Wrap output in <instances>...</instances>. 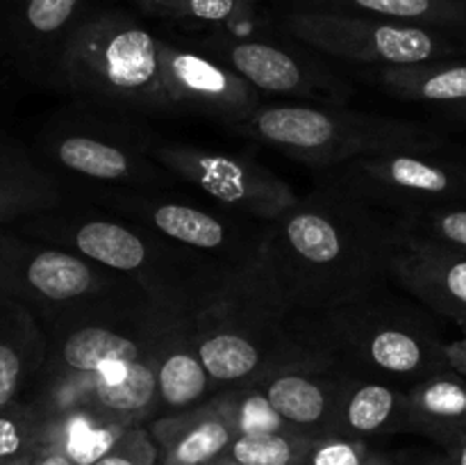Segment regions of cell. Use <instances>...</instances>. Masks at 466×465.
Here are the masks:
<instances>
[{
    "label": "cell",
    "mask_w": 466,
    "mask_h": 465,
    "mask_svg": "<svg viewBox=\"0 0 466 465\" xmlns=\"http://www.w3.org/2000/svg\"><path fill=\"white\" fill-rule=\"evenodd\" d=\"M177 308L217 390L337 367L312 317L287 301L259 249L244 263H205L187 281Z\"/></svg>",
    "instance_id": "cell-1"
},
{
    "label": "cell",
    "mask_w": 466,
    "mask_h": 465,
    "mask_svg": "<svg viewBox=\"0 0 466 465\" xmlns=\"http://www.w3.org/2000/svg\"><path fill=\"white\" fill-rule=\"evenodd\" d=\"M399 244L394 217L328 182L264 226L259 255L287 301L317 317L390 285Z\"/></svg>",
    "instance_id": "cell-2"
},
{
    "label": "cell",
    "mask_w": 466,
    "mask_h": 465,
    "mask_svg": "<svg viewBox=\"0 0 466 465\" xmlns=\"http://www.w3.org/2000/svg\"><path fill=\"white\" fill-rule=\"evenodd\" d=\"M164 305L139 283L123 278L98 294L46 315L41 322L48 349L30 395L59 383L100 377L123 397L141 424L155 419L159 397L150 351Z\"/></svg>",
    "instance_id": "cell-3"
},
{
    "label": "cell",
    "mask_w": 466,
    "mask_h": 465,
    "mask_svg": "<svg viewBox=\"0 0 466 465\" xmlns=\"http://www.w3.org/2000/svg\"><path fill=\"white\" fill-rule=\"evenodd\" d=\"M323 349L344 372L410 383L449 367L446 342L428 315L410 296L382 285L350 304L312 317Z\"/></svg>",
    "instance_id": "cell-4"
},
{
    "label": "cell",
    "mask_w": 466,
    "mask_h": 465,
    "mask_svg": "<svg viewBox=\"0 0 466 465\" xmlns=\"http://www.w3.org/2000/svg\"><path fill=\"white\" fill-rule=\"evenodd\" d=\"M237 130L296 162L321 169L394 150L440 153L451 144L440 130L419 121L305 103L262 105Z\"/></svg>",
    "instance_id": "cell-5"
},
{
    "label": "cell",
    "mask_w": 466,
    "mask_h": 465,
    "mask_svg": "<svg viewBox=\"0 0 466 465\" xmlns=\"http://www.w3.org/2000/svg\"><path fill=\"white\" fill-rule=\"evenodd\" d=\"M159 44L162 39L121 12L85 16L59 55L50 87L109 108L171 112Z\"/></svg>",
    "instance_id": "cell-6"
},
{
    "label": "cell",
    "mask_w": 466,
    "mask_h": 465,
    "mask_svg": "<svg viewBox=\"0 0 466 465\" xmlns=\"http://www.w3.org/2000/svg\"><path fill=\"white\" fill-rule=\"evenodd\" d=\"M27 237L73 251L80 258L139 283L155 301L176 304L187 281L212 258L187 251L139 223L50 212L30 217Z\"/></svg>",
    "instance_id": "cell-7"
},
{
    "label": "cell",
    "mask_w": 466,
    "mask_h": 465,
    "mask_svg": "<svg viewBox=\"0 0 466 465\" xmlns=\"http://www.w3.org/2000/svg\"><path fill=\"white\" fill-rule=\"evenodd\" d=\"M285 27L296 39L321 53L380 68L466 55L462 32L408 26L362 14L300 9L285 18Z\"/></svg>",
    "instance_id": "cell-8"
},
{
    "label": "cell",
    "mask_w": 466,
    "mask_h": 465,
    "mask_svg": "<svg viewBox=\"0 0 466 465\" xmlns=\"http://www.w3.org/2000/svg\"><path fill=\"white\" fill-rule=\"evenodd\" d=\"M330 185L390 217L466 205V160L440 150H394L332 169Z\"/></svg>",
    "instance_id": "cell-9"
},
{
    "label": "cell",
    "mask_w": 466,
    "mask_h": 465,
    "mask_svg": "<svg viewBox=\"0 0 466 465\" xmlns=\"http://www.w3.org/2000/svg\"><path fill=\"white\" fill-rule=\"evenodd\" d=\"M146 149L159 167L198 187L239 217L268 223L299 201L289 182L244 155L218 153L177 141H153Z\"/></svg>",
    "instance_id": "cell-10"
},
{
    "label": "cell",
    "mask_w": 466,
    "mask_h": 465,
    "mask_svg": "<svg viewBox=\"0 0 466 465\" xmlns=\"http://www.w3.org/2000/svg\"><path fill=\"white\" fill-rule=\"evenodd\" d=\"M123 278L62 246L0 228V294L21 301L41 319Z\"/></svg>",
    "instance_id": "cell-11"
},
{
    "label": "cell",
    "mask_w": 466,
    "mask_h": 465,
    "mask_svg": "<svg viewBox=\"0 0 466 465\" xmlns=\"http://www.w3.org/2000/svg\"><path fill=\"white\" fill-rule=\"evenodd\" d=\"M159 59L171 112L198 114L237 128L262 108L259 91L212 55L162 41Z\"/></svg>",
    "instance_id": "cell-12"
},
{
    "label": "cell",
    "mask_w": 466,
    "mask_h": 465,
    "mask_svg": "<svg viewBox=\"0 0 466 465\" xmlns=\"http://www.w3.org/2000/svg\"><path fill=\"white\" fill-rule=\"evenodd\" d=\"M112 205L130 222L148 228L155 235L187 251L218 260L244 263L258 253L262 231H250L235 214H218L177 201L146 199V196H114Z\"/></svg>",
    "instance_id": "cell-13"
},
{
    "label": "cell",
    "mask_w": 466,
    "mask_h": 465,
    "mask_svg": "<svg viewBox=\"0 0 466 465\" xmlns=\"http://www.w3.org/2000/svg\"><path fill=\"white\" fill-rule=\"evenodd\" d=\"M46 149L59 169L86 181L116 185H148L157 181L155 160L146 144L98 121L64 123L48 137Z\"/></svg>",
    "instance_id": "cell-14"
},
{
    "label": "cell",
    "mask_w": 466,
    "mask_h": 465,
    "mask_svg": "<svg viewBox=\"0 0 466 465\" xmlns=\"http://www.w3.org/2000/svg\"><path fill=\"white\" fill-rule=\"evenodd\" d=\"M391 283L431 313L466 331V253L400 232Z\"/></svg>",
    "instance_id": "cell-15"
},
{
    "label": "cell",
    "mask_w": 466,
    "mask_h": 465,
    "mask_svg": "<svg viewBox=\"0 0 466 465\" xmlns=\"http://www.w3.org/2000/svg\"><path fill=\"white\" fill-rule=\"evenodd\" d=\"M208 48L212 57L239 73L258 91L299 98L328 91V82L312 64L268 41L223 35L209 39Z\"/></svg>",
    "instance_id": "cell-16"
},
{
    "label": "cell",
    "mask_w": 466,
    "mask_h": 465,
    "mask_svg": "<svg viewBox=\"0 0 466 465\" xmlns=\"http://www.w3.org/2000/svg\"><path fill=\"white\" fill-rule=\"evenodd\" d=\"M150 358H153L155 378H157L159 415L198 406L218 392L203 360L198 358L191 345L177 304L164 305Z\"/></svg>",
    "instance_id": "cell-17"
},
{
    "label": "cell",
    "mask_w": 466,
    "mask_h": 465,
    "mask_svg": "<svg viewBox=\"0 0 466 465\" xmlns=\"http://www.w3.org/2000/svg\"><path fill=\"white\" fill-rule=\"evenodd\" d=\"M148 431L157 442L159 465L209 463L221 459L237 438L217 395L191 408L150 419Z\"/></svg>",
    "instance_id": "cell-18"
},
{
    "label": "cell",
    "mask_w": 466,
    "mask_h": 465,
    "mask_svg": "<svg viewBox=\"0 0 466 465\" xmlns=\"http://www.w3.org/2000/svg\"><path fill=\"white\" fill-rule=\"evenodd\" d=\"M399 431H405V386L344 372L330 436L369 442Z\"/></svg>",
    "instance_id": "cell-19"
},
{
    "label": "cell",
    "mask_w": 466,
    "mask_h": 465,
    "mask_svg": "<svg viewBox=\"0 0 466 465\" xmlns=\"http://www.w3.org/2000/svg\"><path fill=\"white\" fill-rule=\"evenodd\" d=\"M46 349L48 337L39 315L0 294V408L30 395Z\"/></svg>",
    "instance_id": "cell-20"
},
{
    "label": "cell",
    "mask_w": 466,
    "mask_h": 465,
    "mask_svg": "<svg viewBox=\"0 0 466 465\" xmlns=\"http://www.w3.org/2000/svg\"><path fill=\"white\" fill-rule=\"evenodd\" d=\"M344 369H317V372H285L267 378L259 392L267 397L278 415L291 427L314 438H328L335 418Z\"/></svg>",
    "instance_id": "cell-21"
},
{
    "label": "cell",
    "mask_w": 466,
    "mask_h": 465,
    "mask_svg": "<svg viewBox=\"0 0 466 465\" xmlns=\"http://www.w3.org/2000/svg\"><path fill=\"white\" fill-rule=\"evenodd\" d=\"M405 431L432 438L444 450L466 436V377L441 367L405 388Z\"/></svg>",
    "instance_id": "cell-22"
},
{
    "label": "cell",
    "mask_w": 466,
    "mask_h": 465,
    "mask_svg": "<svg viewBox=\"0 0 466 465\" xmlns=\"http://www.w3.org/2000/svg\"><path fill=\"white\" fill-rule=\"evenodd\" d=\"M82 0H25L21 12V48L30 80L50 85L57 59L80 21Z\"/></svg>",
    "instance_id": "cell-23"
},
{
    "label": "cell",
    "mask_w": 466,
    "mask_h": 465,
    "mask_svg": "<svg viewBox=\"0 0 466 465\" xmlns=\"http://www.w3.org/2000/svg\"><path fill=\"white\" fill-rule=\"evenodd\" d=\"M59 203V182L21 149L0 141V226L50 212Z\"/></svg>",
    "instance_id": "cell-24"
},
{
    "label": "cell",
    "mask_w": 466,
    "mask_h": 465,
    "mask_svg": "<svg viewBox=\"0 0 466 465\" xmlns=\"http://www.w3.org/2000/svg\"><path fill=\"white\" fill-rule=\"evenodd\" d=\"M378 85L399 100L444 105L466 100V59L449 57L432 62L385 67L378 71Z\"/></svg>",
    "instance_id": "cell-25"
},
{
    "label": "cell",
    "mask_w": 466,
    "mask_h": 465,
    "mask_svg": "<svg viewBox=\"0 0 466 465\" xmlns=\"http://www.w3.org/2000/svg\"><path fill=\"white\" fill-rule=\"evenodd\" d=\"M308 9L362 14L466 35V0H300Z\"/></svg>",
    "instance_id": "cell-26"
},
{
    "label": "cell",
    "mask_w": 466,
    "mask_h": 465,
    "mask_svg": "<svg viewBox=\"0 0 466 465\" xmlns=\"http://www.w3.org/2000/svg\"><path fill=\"white\" fill-rule=\"evenodd\" d=\"M319 438L296 427L237 436L221 459L237 465H303Z\"/></svg>",
    "instance_id": "cell-27"
},
{
    "label": "cell",
    "mask_w": 466,
    "mask_h": 465,
    "mask_svg": "<svg viewBox=\"0 0 466 465\" xmlns=\"http://www.w3.org/2000/svg\"><path fill=\"white\" fill-rule=\"evenodd\" d=\"M218 404L223 406L226 415L230 418L237 436L246 433H267L280 431V429L291 427L280 415L273 410L267 397L255 386H239V388H223L217 392Z\"/></svg>",
    "instance_id": "cell-28"
},
{
    "label": "cell",
    "mask_w": 466,
    "mask_h": 465,
    "mask_svg": "<svg viewBox=\"0 0 466 465\" xmlns=\"http://www.w3.org/2000/svg\"><path fill=\"white\" fill-rule=\"evenodd\" d=\"M41 445V415L32 401H16L0 408V465L35 456Z\"/></svg>",
    "instance_id": "cell-29"
},
{
    "label": "cell",
    "mask_w": 466,
    "mask_h": 465,
    "mask_svg": "<svg viewBox=\"0 0 466 465\" xmlns=\"http://www.w3.org/2000/svg\"><path fill=\"white\" fill-rule=\"evenodd\" d=\"M400 232L466 253V205H441L394 217Z\"/></svg>",
    "instance_id": "cell-30"
},
{
    "label": "cell",
    "mask_w": 466,
    "mask_h": 465,
    "mask_svg": "<svg viewBox=\"0 0 466 465\" xmlns=\"http://www.w3.org/2000/svg\"><path fill=\"white\" fill-rule=\"evenodd\" d=\"M141 9L157 16L177 18V21L212 23V26H230L239 23L250 14L246 0H135Z\"/></svg>",
    "instance_id": "cell-31"
},
{
    "label": "cell",
    "mask_w": 466,
    "mask_h": 465,
    "mask_svg": "<svg viewBox=\"0 0 466 465\" xmlns=\"http://www.w3.org/2000/svg\"><path fill=\"white\" fill-rule=\"evenodd\" d=\"M94 465H159L157 442L153 440L146 424L130 427L118 436L112 450Z\"/></svg>",
    "instance_id": "cell-32"
},
{
    "label": "cell",
    "mask_w": 466,
    "mask_h": 465,
    "mask_svg": "<svg viewBox=\"0 0 466 465\" xmlns=\"http://www.w3.org/2000/svg\"><path fill=\"white\" fill-rule=\"evenodd\" d=\"M373 450L364 440L349 438H319L303 465H364Z\"/></svg>",
    "instance_id": "cell-33"
},
{
    "label": "cell",
    "mask_w": 466,
    "mask_h": 465,
    "mask_svg": "<svg viewBox=\"0 0 466 465\" xmlns=\"http://www.w3.org/2000/svg\"><path fill=\"white\" fill-rule=\"evenodd\" d=\"M446 358H449L451 367L458 369L460 374L466 377V331L462 333V337H458V340L446 342Z\"/></svg>",
    "instance_id": "cell-34"
},
{
    "label": "cell",
    "mask_w": 466,
    "mask_h": 465,
    "mask_svg": "<svg viewBox=\"0 0 466 465\" xmlns=\"http://www.w3.org/2000/svg\"><path fill=\"white\" fill-rule=\"evenodd\" d=\"M30 465H77V463L68 459L64 451L53 450V447H41V450H36L35 456L30 459Z\"/></svg>",
    "instance_id": "cell-35"
},
{
    "label": "cell",
    "mask_w": 466,
    "mask_h": 465,
    "mask_svg": "<svg viewBox=\"0 0 466 465\" xmlns=\"http://www.w3.org/2000/svg\"><path fill=\"white\" fill-rule=\"evenodd\" d=\"M440 117L444 119V121H449L451 126L466 128V100H462V103H453V105H444V108H440Z\"/></svg>",
    "instance_id": "cell-36"
},
{
    "label": "cell",
    "mask_w": 466,
    "mask_h": 465,
    "mask_svg": "<svg viewBox=\"0 0 466 465\" xmlns=\"http://www.w3.org/2000/svg\"><path fill=\"white\" fill-rule=\"evenodd\" d=\"M446 459H449V465H466V436L446 450Z\"/></svg>",
    "instance_id": "cell-37"
},
{
    "label": "cell",
    "mask_w": 466,
    "mask_h": 465,
    "mask_svg": "<svg viewBox=\"0 0 466 465\" xmlns=\"http://www.w3.org/2000/svg\"><path fill=\"white\" fill-rule=\"evenodd\" d=\"M364 465H400L399 459H394V456L390 454H380V451H373L371 456L367 459V463Z\"/></svg>",
    "instance_id": "cell-38"
},
{
    "label": "cell",
    "mask_w": 466,
    "mask_h": 465,
    "mask_svg": "<svg viewBox=\"0 0 466 465\" xmlns=\"http://www.w3.org/2000/svg\"><path fill=\"white\" fill-rule=\"evenodd\" d=\"M446 153L455 155V158L466 160V144H449V146H446Z\"/></svg>",
    "instance_id": "cell-39"
},
{
    "label": "cell",
    "mask_w": 466,
    "mask_h": 465,
    "mask_svg": "<svg viewBox=\"0 0 466 465\" xmlns=\"http://www.w3.org/2000/svg\"><path fill=\"white\" fill-rule=\"evenodd\" d=\"M408 465H449V459H446V454H444L441 459H426V460H419V463H408Z\"/></svg>",
    "instance_id": "cell-40"
},
{
    "label": "cell",
    "mask_w": 466,
    "mask_h": 465,
    "mask_svg": "<svg viewBox=\"0 0 466 465\" xmlns=\"http://www.w3.org/2000/svg\"><path fill=\"white\" fill-rule=\"evenodd\" d=\"M200 465H237V463H232V460H226V459H217V460H209V463H200Z\"/></svg>",
    "instance_id": "cell-41"
},
{
    "label": "cell",
    "mask_w": 466,
    "mask_h": 465,
    "mask_svg": "<svg viewBox=\"0 0 466 465\" xmlns=\"http://www.w3.org/2000/svg\"><path fill=\"white\" fill-rule=\"evenodd\" d=\"M12 465H30V459H27V460H18V463H12Z\"/></svg>",
    "instance_id": "cell-42"
},
{
    "label": "cell",
    "mask_w": 466,
    "mask_h": 465,
    "mask_svg": "<svg viewBox=\"0 0 466 465\" xmlns=\"http://www.w3.org/2000/svg\"><path fill=\"white\" fill-rule=\"evenodd\" d=\"M248 5H255V3H262V0H246Z\"/></svg>",
    "instance_id": "cell-43"
}]
</instances>
